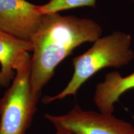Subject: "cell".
I'll use <instances>...</instances> for the list:
<instances>
[{"label": "cell", "instance_id": "6da1fadb", "mask_svg": "<svg viewBox=\"0 0 134 134\" xmlns=\"http://www.w3.org/2000/svg\"><path fill=\"white\" fill-rule=\"evenodd\" d=\"M102 28L93 20L58 13L43 14L31 38V84L34 93L42 90L54 75L56 67L82 43L100 37Z\"/></svg>", "mask_w": 134, "mask_h": 134}, {"label": "cell", "instance_id": "7a4b0ae2", "mask_svg": "<svg viewBox=\"0 0 134 134\" xmlns=\"http://www.w3.org/2000/svg\"><path fill=\"white\" fill-rule=\"evenodd\" d=\"M131 42L130 34L119 31L98 38L86 52L73 59L74 73L66 86L54 96L44 97L43 103L47 104L68 96H76L82 85L99 70L128 65L134 58Z\"/></svg>", "mask_w": 134, "mask_h": 134}, {"label": "cell", "instance_id": "3957f363", "mask_svg": "<svg viewBox=\"0 0 134 134\" xmlns=\"http://www.w3.org/2000/svg\"><path fill=\"white\" fill-rule=\"evenodd\" d=\"M14 70V79L0 99V134H26L41 96L32 91L29 52L20 56Z\"/></svg>", "mask_w": 134, "mask_h": 134}, {"label": "cell", "instance_id": "277c9868", "mask_svg": "<svg viewBox=\"0 0 134 134\" xmlns=\"http://www.w3.org/2000/svg\"><path fill=\"white\" fill-rule=\"evenodd\" d=\"M55 127L63 128L76 134H134L131 122L117 118L113 114L84 110L76 104L63 115H44Z\"/></svg>", "mask_w": 134, "mask_h": 134}, {"label": "cell", "instance_id": "5b68a950", "mask_svg": "<svg viewBox=\"0 0 134 134\" xmlns=\"http://www.w3.org/2000/svg\"><path fill=\"white\" fill-rule=\"evenodd\" d=\"M42 15L39 6L26 0H0V31L30 41Z\"/></svg>", "mask_w": 134, "mask_h": 134}, {"label": "cell", "instance_id": "8992f818", "mask_svg": "<svg viewBox=\"0 0 134 134\" xmlns=\"http://www.w3.org/2000/svg\"><path fill=\"white\" fill-rule=\"evenodd\" d=\"M134 88V72L122 76L118 71L107 73L103 81L96 86L93 101L100 112L113 114L114 105L122 94Z\"/></svg>", "mask_w": 134, "mask_h": 134}, {"label": "cell", "instance_id": "52a82bcc", "mask_svg": "<svg viewBox=\"0 0 134 134\" xmlns=\"http://www.w3.org/2000/svg\"><path fill=\"white\" fill-rule=\"evenodd\" d=\"M31 41L20 39L0 31V83L8 87L12 83L16 62L24 52H32Z\"/></svg>", "mask_w": 134, "mask_h": 134}, {"label": "cell", "instance_id": "ba28073f", "mask_svg": "<svg viewBox=\"0 0 134 134\" xmlns=\"http://www.w3.org/2000/svg\"><path fill=\"white\" fill-rule=\"evenodd\" d=\"M96 0H49L46 4L39 6L42 14L59 13L73 8L90 6L95 7Z\"/></svg>", "mask_w": 134, "mask_h": 134}, {"label": "cell", "instance_id": "9c48e42d", "mask_svg": "<svg viewBox=\"0 0 134 134\" xmlns=\"http://www.w3.org/2000/svg\"><path fill=\"white\" fill-rule=\"evenodd\" d=\"M55 134H76V133L70 131V130L65 129L59 128V129H56V133Z\"/></svg>", "mask_w": 134, "mask_h": 134}, {"label": "cell", "instance_id": "30bf717a", "mask_svg": "<svg viewBox=\"0 0 134 134\" xmlns=\"http://www.w3.org/2000/svg\"><path fill=\"white\" fill-rule=\"evenodd\" d=\"M1 87H2V86H1V83H0V88H1Z\"/></svg>", "mask_w": 134, "mask_h": 134}, {"label": "cell", "instance_id": "8fae6325", "mask_svg": "<svg viewBox=\"0 0 134 134\" xmlns=\"http://www.w3.org/2000/svg\"><path fill=\"white\" fill-rule=\"evenodd\" d=\"M133 1H134V0H133Z\"/></svg>", "mask_w": 134, "mask_h": 134}]
</instances>
